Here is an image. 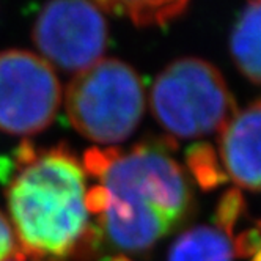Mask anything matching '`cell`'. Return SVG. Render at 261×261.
Listing matches in <instances>:
<instances>
[{"instance_id": "1", "label": "cell", "mask_w": 261, "mask_h": 261, "mask_svg": "<svg viewBox=\"0 0 261 261\" xmlns=\"http://www.w3.org/2000/svg\"><path fill=\"white\" fill-rule=\"evenodd\" d=\"M7 204L21 253L33 261L93 259L98 233L87 210V173L65 143L38 148L24 140L0 162Z\"/></svg>"}, {"instance_id": "2", "label": "cell", "mask_w": 261, "mask_h": 261, "mask_svg": "<svg viewBox=\"0 0 261 261\" xmlns=\"http://www.w3.org/2000/svg\"><path fill=\"white\" fill-rule=\"evenodd\" d=\"M172 137L120 148H90L84 154L87 176L98 179L104 206L95 216L99 250L118 255L150 250L169 234L191 210L192 194L181 165L169 154Z\"/></svg>"}, {"instance_id": "3", "label": "cell", "mask_w": 261, "mask_h": 261, "mask_svg": "<svg viewBox=\"0 0 261 261\" xmlns=\"http://www.w3.org/2000/svg\"><path fill=\"white\" fill-rule=\"evenodd\" d=\"M65 110L82 137L114 145L134 134L145 112V87L137 71L118 60L101 59L68 84Z\"/></svg>"}, {"instance_id": "4", "label": "cell", "mask_w": 261, "mask_h": 261, "mask_svg": "<svg viewBox=\"0 0 261 261\" xmlns=\"http://www.w3.org/2000/svg\"><path fill=\"white\" fill-rule=\"evenodd\" d=\"M151 109L158 123L181 139L220 134L238 114L219 69L197 57L179 59L159 72L151 88Z\"/></svg>"}, {"instance_id": "5", "label": "cell", "mask_w": 261, "mask_h": 261, "mask_svg": "<svg viewBox=\"0 0 261 261\" xmlns=\"http://www.w3.org/2000/svg\"><path fill=\"white\" fill-rule=\"evenodd\" d=\"M60 102V79L41 55L24 49L0 52V130L40 134L57 117Z\"/></svg>"}, {"instance_id": "6", "label": "cell", "mask_w": 261, "mask_h": 261, "mask_svg": "<svg viewBox=\"0 0 261 261\" xmlns=\"http://www.w3.org/2000/svg\"><path fill=\"white\" fill-rule=\"evenodd\" d=\"M32 40L49 65L77 74L101 60L109 27L96 2L62 0L46 4L40 10Z\"/></svg>"}, {"instance_id": "7", "label": "cell", "mask_w": 261, "mask_h": 261, "mask_svg": "<svg viewBox=\"0 0 261 261\" xmlns=\"http://www.w3.org/2000/svg\"><path fill=\"white\" fill-rule=\"evenodd\" d=\"M219 153L230 179L242 189L261 191V96L222 129Z\"/></svg>"}, {"instance_id": "8", "label": "cell", "mask_w": 261, "mask_h": 261, "mask_svg": "<svg viewBox=\"0 0 261 261\" xmlns=\"http://www.w3.org/2000/svg\"><path fill=\"white\" fill-rule=\"evenodd\" d=\"M231 57L247 79L261 84V2L241 10L230 38Z\"/></svg>"}, {"instance_id": "9", "label": "cell", "mask_w": 261, "mask_h": 261, "mask_svg": "<svg viewBox=\"0 0 261 261\" xmlns=\"http://www.w3.org/2000/svg\"><path fill=\"white\" fill-rule=\"evenodd\" d=\"M167 261H233V247L217 228L197 227L173 242Z\"/></svg>"}, {"instance_id": "10", "label": "cell", "mask_w": 261, "mask_h": 261, "mask_svg": "<svg viewBox=\"0 0 261 261\" xmlns=\"http://www.w3.org/2000/svg\"><path fill=\"white\" fill-rule=\"evenodd\" d=\"M107 13H118L127 16L137 27H165L176 19L189 7L184 0L175 2H96Z\"/></svg>"}, {"instance_id": "11", "label": "cell", "mask_w": 261, "mask_h": 261, "mask_svg": "<svg viewBox=\"0 0 261 261\" xmlns=\"http://www.w3.org/2000/svg\"><path fill=\"white\" fill-rule=\"evenodd\" d=\"M246 210V200L242 195L241 189L231 188L225 194H223L217 203L216 214H214V222L219 227L217 230L222 231L225 236H231L234 225L241 214Z\"/></svg>"}, {"instance_id": "12", "label": "cell", "mask_w": 261, "mask_h": 261, "mask_svg": "<svg viewBox=\"0 0 261 261\" xmlns=\"http://www.w3.org/2000/svg\"><path fill=\"white\" fill-rule=\"evenodd\" d=\"M21 255L19 244L8 217L0 211V261H8Z\"/></svg>"}, {"instance_id": "13", "label": "cell", "mask_w": 261, "mask_h": 261, "mask_svg": "<svg viewBox=\"0 0 261 261\" xmlns=\"http://www.w3.org/2000/svg\"><path fill=\"white\" fill-rule=\"evenodd\" d=\"M233 255L238 258H249L261 250V228L242 231L231 244Z\"/></svg>"}, {"instance_id": "14", "label": "cell", "mask_w": 261, "mask_h": 261, "mask_svg": "<svg viewBox=\"0 0 261 261\" xmlns=\"http://www.w3.org/2000/svg\"><path fill=\"white\" fill-rule=\"evenodd\" d=\"M104 261H133L129 256H124V255H118V253H115V255H110V256H106L104 258Z\"/></svg>"}, {"instance_id": "15", "label": "cell", "mask_w": 261, "mask_h": 261, "mask_svg": "<svg viewBox=\"0 0 261 261\" xmlns=\"http://www.w3.org/2000/svg\"><path fill=\"white\" fill-rule=\"evenodd\" d=\"M8 261H33V259H29L27 256H24V255L21 253V255H17V256H14V258L8 259Z\"/></svg>"}, {"instance_id": "16", "label": "cell", "mask_w": 261, "mask_h": 261, "mask_svg": "<svg viewBox=\"0 0 261 261\" xmlns=\"http://www.w3.org/2000/svg\"><path fill=\"white\" fill-rule=\"evenodd\" d=\"M252 261H261V250L256 252V253L253 255V259H252Z\"/></svg>"}]
</instances>
